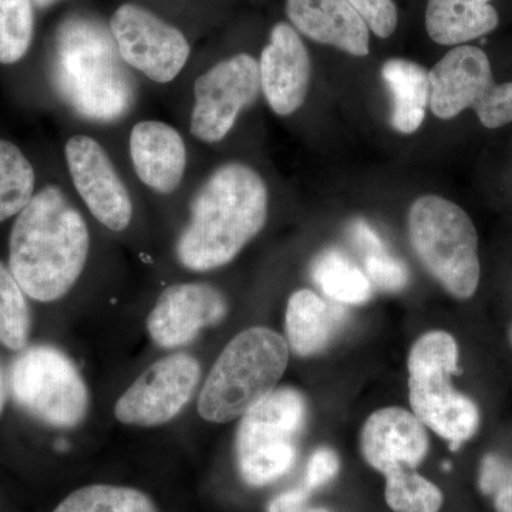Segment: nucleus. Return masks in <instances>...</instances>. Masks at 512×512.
<instances>
[{
	"label": "nucleus",
	"instance_id": "f257e3e1",
	"mask_svg": "<svg viewBox=\"0 0 512 512\" xmlns=\"http://www.w3.org/2000/svg\"><path fill=\"white\" fill-rule=\"evenodd\" d=\"M90 251L86 220L59 185L36 191L9 237L8 266L30 298L53 302L82 276Z\"/></svg>",
	"mask_w": 512,
	"mask_h": 512
},
{
	"label": "nucleus",
	"instance_id": "f03ea898",
	"mask_svg": "<svg viewBox=\"0 0 512 512\" xmlns=\"http://www.w3.org/2000/svg\"><path fill=\"white\" fill-rule=\"evenodd\" d=\"M268 208V187L254 168L221 165L192 198L190 220L175 245L178 261L194 272L228 265L264 229Z\"/></svg>",
	"mask_w": 512,
	"mask_h": 512
},
{
	"label": "nucleus",
	"instance_id": "7ed1b4c3",
	"mask_svg": "<svg viewBox=\"0 0 512 512\" xmlns=\"http://www.w3.org/2000/svg\"><path fill=\"white\" fill-rule=\"evenodd\" d=\"M121 62L110 29L84 18L63 26L57 82L64 99L80 116L107 123L127 113L134 92Z\"/></svg>",
	"mask_w": 512,
	"mask_h": 512
},
{
	"label": "nucleus",
	"instance_id": "20e7f679",
	"mask_svg": "<svg viewBox=\"0 0 512 512\" xmlns=\"http://www.w3.org/2000/svg\"><path fill=\"white\" fill-rule=\"evenodd\" d=\"M289 362V345L275 330L251 328L222 350L198 399V413L211 423L244 416L274 392Z\"/></svg>",
	"mask_w": 512,
	"mask_h": 512
},
{
	"label": "nucleus",
	"instance_id": "39448f33",
	"mask_svg": "<svg viewBox=\"0 0 512 512\" xmlns=\"http://www.w3.org/2000/svg\"><path fill=\"white\" fill-rule=\"evenodd\" d=\"M407 229L429 274L456 298H471L481 269L477 229L470 215L439 195H423L410 207Z\"/></svg>",
	"mask_w": 512,
	"mask_h": 512
},
{
	"label": "nucleus",
	"instance_id": "423d86ee",
	"mask_svg": "<svg viewBox=\"0 0 512 512\" xmlns=\"http://www.w3.org/2000/svg\"><path fill=\"white\" fill-rule=\"evenodd\" d=\"M409 396L414 416L443 439L451 450L471 439L480 427L477 404L451 386L458 373V346L447 332L434 330L410 350Z\"/></svg>",
	"mask_w": 512,
	"mask_h": 512
},
{
	"label": "nucleus",
	"instance_id": "0eeeda50",
	"mask_svg": "<svg viewBox=\"0 0 512 512\" xmlns=\"http://www.w3.org/2000/svg\"><path fill=\"white\" fill-rule=\"evenodd\" d=\"M306 421V403L296 390L275 389L242 416L237 463L249 485L275 483L292 470Z\"/></svg>",
	"mask_w": 512,
	"mask_h": 512
},
{
	"label": "nucleus",
	"instance_id": "6e6552de",
	"mask_svg": "<svg viewBox=\"0 0 512 512\" xmlns=\"http://www.w3.org/2000/svg\"><path fill=\"white\" fill-rule=\"evenodd\" d=\"M10 389L15 402L47 426L73 429L89 413V390L79 369L53 346H33L16 357Z\"/></svg>",
	"mask_w": 512,
	"mask_h": 512
},
{
	"label": "nucleus",
	"instance_id": "1a4fd4ad",
	"mask_svg": "<svg viewBox=\"0 0 512 512\" xmlns=\"http://www.w3.org/2000/svg\"><path fill=\"white\" fill-rule=\"evenodd\" d=\"M430 109L451 120L473 109L481 124L500 128L512 121V82H494L491 63L480 47L454 46L429 72Z\"/></svg>",
	"mask_w": 512,
	"mask_h": 512
},
{
	"label": "nucleus",
	"instance_id": "9d476101",
	"mask_svg": "<svg viewBox=\"0 0 512 512\" xmlns=\"http://www.w3.org/2000/svg\"><path fill=\"white\" fill-rule=\"evenodd\" d=\"M261 92L259 63L254 56L239 53L214 64L194 83L191 136L205 144L220 143Z\"/></svg>",
	"mask_w": 512,
	"mask_h": 512
},
{
	"label": "nucleus",
	"instance_id": "9b49d317",
	"mask_svg": "<svg viewBox=\"0 0 512 512\" xmlns=\"http://www.w3.org/2000/svg\"><path fill=\"white\" fill-rule=\"evenodd\" d=\"M109 29L121 60L151 82H173L190 59L184 33L141 6L121 5L111 16Z\"/></svg>",
	"mask_w": 512,
	"mask_h": 512
},
{
	"label": "nucleus",
	"instance_id": "f8f14e48",
	"mask_svg": "<svg viewBox=\"0 0 512 512\" xmlns=\"http://www.w3.org/2000/svg\"><path fill=\"white\" fill-rule=\"evenodd\" d=\"M200 379L201 366L194 356H165L128 387L114 407V414L128 426H161L190 403Z\"/></svg>",
	"mask_w": 512,
	"mask_h": 512
},
{
	"label": "nucleus",
	"instance_id": "ddd939ff",
	"mask_svg": "<svg viewBox=\"0 0 512 512\" xmlns=\"http://www.w3.org/2000/svg\"><path fill=\"white\" fill-rule=\"evenodd\" d=\"M64 160L74 190L90 214L110 231L128 228L133 200L106 148L96 138L77 134L67 140Z\"/></svg>",
	"mask_w": 512,
	"mask_h": 512
},
{
	"label": "nucleus",
	"instance_id": "4468645a",
	"mask_svg": "<svg viewBox=\"0 0 512 512\" xmlns=\"http://www.w3.org/2000/svg\"><path fill=\"white\" fill-rule=\"evenodd\" d=\"M227 315V299L214 286L177 284L161 293L148 315L147 328L160 348H181L194 342L202 329L218 325Z\"/></svg>",
	"mask_w": 512,
	"mask_h": 512
},
{
	"label": "nucleus",
	"instance_id": "2eb2a0df",
	"mask_svg": "<svg viewBox=\"0 0 512 512\" xmlns=\"http://www.w3.org/2000/svg\"><path fill=\"white\" fill-rule=\"evenodd\" d=\"M258 63L269 107L278 116H292L305 103L312 72L308 49L295 28L276 23Z\"/></svg>",
	"mask_w": 512,
	"mask_h": 512
},
{
	"label": "nucleus",
	"instance_id": "dca6fc26",
	"mask_svg": "<svg viewBox=\"0 0 512 512\" xmlns=\"http://www.w3.org/2000/svg\"><path fill=\"white\" fill-rule=\"evenodd\" d=\"M360 447L367 463L387 477L419 466L429 451V436L414 413L386 407L366 420Z\"/></svg>",
	"mask_w": 512,
	"mask_h": 512
},
{
	"label": "nucleus",
	"instance_id": "f3484780",
	"mask_svg": "<svg viewBox=\"0 0 512 512\" xmlns=\"http://www.w3.org/2000/svg\"><path fill=\"white\" fill-rule=\"evenodd\" d=\"M131 163L138 180L151 191L170 195L183 184L188 153L177 128L160 120L134 124L128 138Z\"/></svg>",
	"mask_w": 512,
	"mask_h": 512
},
{
	"label": "nucleus",
	"instance_id": "a211bd4d",
	"mask_svg": "<svg viewBox=\"0 0 512 512\" xmlns=\"http://www.w3.org/2000/svg\"><path fill=\"white\" fill-rule=\"evenodd\" d=\"M293 28L320 45L356 57L370 52V30L348 0H286Z\"/></svg>",
	"mask_w": 512,
	"mask_h": 512
},
{
	"label": "nucleus",
	"instance_id": "6ab92c4d",
	"mask_svg": "<svg viewBox=\"0 0 512 512\" xmlns=\"http://www.w3.org/2000/svg\"><path fill=\"white\" fill-rule=\"evenodd\" d=\"M346 311L338 302H328L311 289L292 293L286 308L288 345L298 356L322 352L345 322Z\"/></svg>",
	"mask_w": 512,
	"mask_h": 512
},
{
	"label": "nucleus",
	"instance_id": "aec40b11",
	"mask_svg": "<svg viewBox=\"0 0 512 512\" xmlns=\"http://www.w3.org/2000/svg\"><path fill=\"white\" fill-rule=\"evenodd\" d=\"M498 23L491 0H427L426 30L439 45H466L490 35Z\"/></svg>",
	"mask_w": 512,
	"mask_h": 512
},
{
	"label": "nucleus",
	"instance_id": "412c9836",
	"mask_svg": "<svg viewBox=\"0 0 512 512\" xmlns=\"http://www.w3.org/2000/svg\"><path fill=\"white\" fill-rule=\"evenodd\" d=\"M382 77L392 94V127L407 136L416 133L426 119L430 104V79L426 67L412 60L390 59L383 64Z\"/></svg>",
	"mask_w": 512,
	"mask_h": 512
},
{
	"label": "nucleus",
	"instance_id": "4be33fe9",
	"mask_svg": "<svg viewBox=\"0 0 512 512\" xmlns=\"http://www.w3.org/2000/svg\"><path fill=\"white\" fill-rule=\"evenodd\" d=\"M312 276L322 292L340 305H363L372 298L370 279L339 249L322 252L313 262Z\"/></svg>",
	"mask_w": 512,
	"mask_h": 512
},
{
	"label": "nucleus",
	"instance_id": "5701e85b",
	"mask_svg": "<svg viewBox=\"0 0 512 512\" xmlns=\"http://www.w3.org/2000/svg\"><path fill=\"white\" fill-rule=\"evenodd\" d=\"M35 194V167L15 143L0 138V224L18 217Z\"/></svg>",
	"mask_w": 512,
	"mask_h": 512
},
{
	"label": "nucleus",
	"instance_id": "b1692460",
	"mask_svg": "<svg viewBox=\"0 0 512 512\" xmlns=\"http://www.w3.org/2000/svg\"><path fill=\"white\" fill-rule=\"evenodd\" d=\"M350 237L359 249L367 278L386 292H399L409 284V269L399 258L390 254L379 234L365 220L353 221Z\"/></svg>",
	"mask_w": 512,
	"mask_h": 512
},
{
	"label": "nucleus",
	"instance_id": "393cba45",
	"mask_svg": "<svg viewBox=\"0 0 512 512\" xmlns=\"http://www.w3.org/2000/svg\"><path fill=\"white\" fill-rule=\"evenodd\" d=\"M53 512H160L137 488L94 484L73 491Z\"/></svg>",
	"mask_w": 512,
	"mask_h": 512
},
{
	"label": "nucleus",
	"instance_id": "a878e982",
	"mask_svg": "<svg viewBox=\"0 0 512 512\" xmlns=\"http://www.w3.org/2000/svg\"><path fill=\"white\" fill-rule=\"evenodd\" d=\"M26 293L9 266L0 262V343L10 350L25 349L30 333V312Z\"/></svg>",
	"mask_w": 512,
	"mask_h": 512
},
{
	"label": "nucleus",
	"instance_id": "bb28decb",
	"mask_svg": "<svg viewBox=\"0 0 512 512\" xmlns=\"http://www.w3.org/2000/svg\"><path fill=\"white\" fill-rule=\"evenodd\" d=\"M35 36L32 0H0V64L20 62Z\"/></svg>",
	"mask_w": 512,
	"mask_h": 512
},
{
	"label": "nucleus",
	"instance_id": "cd10ccee",
	"mask_svg": "<svg viewBox=\"0 0 512 512\" xmlns=\"http://www.w3.org/2000/svg\"><path fill=\"white\" fill-rule=\"evenodd\" d=\"M386 501L394 512H437L443 494L427 478L406 470L386 477Z\"/></svg>",
	"mask_w": 512,
	"mask_h": 512
},
{
	"label": "nucleus",
	"instance_id": "c85d7f7f",
	"mask_svg": "<svg viewBox=\"0 0 512 512\" xmlns=\"http://www.w3.org/2000/svg\"><path fill=\"white\" fill-rule=\"evenodd\" d=\"M352 8L365 20L367 28L380 39H389L399 23L393 0H348Z\"/></svg>",
	"mask_w": 512,
	"mask_h": 512
},
{
	"label": "nucleus",
	"instance_id": "c756f323",
	"mask_svg": "<svg viewBox=\"0 0 512 512\" xmlns=\"http://www.w3.org/2000/svg\"><path fill=\"white\" fill-rule=\"evenodd\" d=\"M339 471V458L330 448H319L312 454L306 467L305 485L309 491L329 483Z\"/></svg>",
	"mask_w": 512,
	"mask_h": 512
},
{
	"label": "nucleus",
	"instance_id": "7c9ffc66",
	"mask_svg": "<svg viewBox=\"0 0 512 512\" xmlns=\"http://www.w3.org/2000/svg\"><path fill=\"white\" fill-rule=\"evenodd\" d=\"M508 471H510V468L500 457L494 456V454L485 457L480 473L481 491L485 494L497 493L498 488L501 487L505 477H507Z\"/></svg>",
	"mask_w": 512,
	"mask_h": 512
},
{
	"label": "nucleus",
	"instance_id": "2f4dec72",
	"mask_svg": "<svg viewBox=\"0 0 512 512\" xmlns=\"http://www.w3.org/2000/svg\"><path fill=\"white\" fill-rule=\"evenodd\" d=\"M311 491L308 488H295L279 494L269 504L268 512H301Z\"/></svg>",
	"mask_w": 512,
	"mask_h": 512
},
{
	"label": "nucleus",
	"instance_id": "473e14b6",
	"mask_svg": "<svg viewBox=\"0 0 512 512\" xmlns=\"http://www.w3.org/2000/svg\"><path fill=\"white\" fill-rule=\"evenodd\" d=\"M495 511L512 512V468L507 477L495 493Z\"/></svg>",
	"mask_w": 512,
	"mask_h": 512
},
{
	"label": "nucleus",
	"instance_id": "72a5a7b5",
	"mask_svg": "<svg viewBox=\"0 0 512 512\" xmlns=\"http://www.w3.org/2000/svg\"><path fill=\"white\" fill-rule=\"evenodd\" d=\"M6 393H8V384H6L5 370L0 365V414H2L3 407H5Z\"/></svg>",
	"mask_w": 512,
	"mask_h": 512
},
{
	"label": "nucleus",
	"instance_id": "f704fd0d",
	"mask_svg": "<svg viewBox=\"0 0 512 512\" xmlns=\"http://www.w3.org/2000/svg\"><path fill=\"white\" fill-rule=\"evenodd\" d=\"M33 5L37 6L40 9L50 8V6L55 5L59 0H32Z\"/></svg>",
	"mask_w": 512,
	"mask_h": 512
},
{
	"label": "nucleus",
	"instance_id": "c9c22d12",
	"mask_svg": "<svg viewBox=\"0 0 512 512\" xmlns=\"http://www.w3.org/2000/svg\"><path fill=\"white\" fill-rule=\"evenodd\" d=\"M308 512H329L328 510H325V508H315V510H311Z\"/></svg>",
	"mask_w": 512,
	"mask_h": 512
},
{
	"label": "nucleus",
	"instance_id": "e433bc0d",
	"mask_svg": "<svg viewBox=\"0 0 512 512\" xmlns=\"http://www.w3.org/2000/svg\"><path fill=\"white\" fill-rule=\"evenodd\" d=\"M510 340H511V343H512V325H511V328H510Z\"/></svg>",
	"mask_w": 512,
	"mask_h": 512
}]
</instances>
